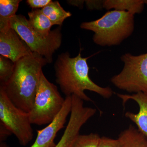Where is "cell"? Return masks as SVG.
Wrapping results in <instances>:
<instances>
[{
    "mask_svg": "<svg viewBox=\"0 0 147 147\" xmlns=\"http://www.w3.org/2000/svg\"><path fill=\"white\" fill-rule=\"evenodd\" d=\"M65 98L57 87L41 74L33 106L29 113L32 124L48 125L55 118L63 107Z\"/></svg>",
    "mask_w": 147,
    "mask_h": 147,
    "instance_id": "obj_5",
    "label": "cell"
},
{
    "mask_svg": "<svg viewBox=\"0 0 147 147\" xmlns=\"http://www.w3.org/2000/svg\"><path fill=\"white\" fill-rule=\"evenodd\" d=\"M144 4V1L142 0H107L103 1V8L128 11L134 15L142 12Z\"/></svg>",
    "mask_w": 147,
    "mask_h": 147,
    "instance_id": "obj_14",
    "label": "cell"
},
{
    "mask_svg": "<svg viewBox=\"0 0 147 147\" xmlns=\"http://www.w3.org/2000/svg\"><path fill=\"white\" fill-rule=\"evenodd\" d=\"M51 0H28L26 2L33 9H39L43 8L49 4Z\"/></svg>",
    "mask_w": 147,
    "mask_h": 147,
    "instance_id": "obj_20",
    "label": "cell"
},
{
    "mask_svg": "<svg viewBox=\"0 0 147 147\" xmlns=\"http://www.w3.org/2000/svg\"><path fill=\"white\" fill-rule=\"evenodd\" d=\"M67 2L71 5L81 7L83 6V4L85 1H68Z\"/></svg>",
    "mask_w": 147,
    "mask_h": 147,
    "instance_id": "obj_23",
    "label": "cell"
},
{
    "mask_svg": "<svg viewBox=\"0 0 147 147\" xmlns=\"http://www.w3.org/2000/svg\"><path fill=\"white\" fill-rule=\"evenodd\" d=\"M21 0L0 1V30L10 26L11 20L16 15Z\"/></svg>",
    "mask_w": 147,
    "mask_h": 147,
    "instance_id": "obj_16",
    "label": "cell"
},
{
    "mask_svg": "<svg viewBox=\"0 0 147 147\" xmlns=\"http://www.w3.org/2000/svg\"><path fill=\"white\" fill-rule=\"evenodd\" d=\"M10 26L17 33L32 52L41 55L48 63L53 61V55L62 43L61 27L52 30L49 36L43 37L32 28L26 16L16 15L11 20Z\"/></svg>",
    "mask_w": 147,
    "mask_h": 147,
    "instance_id": "obj_4",
    "label": "cell"
},
{
    "mask_svg": "<svg viewBox=\"0 0 147 147\" xmlns=\"http://www.w3.org/2000/svg\"><path fill=\"white\" fill-rule=\"evenodd\" d=\"M134 16L128 11H110L95 21L83 22L80 27L94 32L93 39L97 45H117L133 32Z\"/></svg>",
    "mask_w": 147,
    "mask_h": 147,
    "instance_id": "obj_3",
    "label": "cell"
},
{
    "mask_svg": "<svg viewBox=\"0 0 147 147\" xmlns=\"http://www.w3.org/2000/svg\"><path fill=\"white\" fill-rule=\"evenodd\" d=\"M41 10L49 18L53 26L61 27L65 20L71 16V12L65 10L58 1H52Z\"/></svg>",
    "mask_w": 147,
    "mask_h": 147,
    "instance_id": "obj_15",
    "label": "cell"
},
{
    "mask_svg": "<svg viewBox=\"0 0 147 147\" xmlns=\"http://www.w3.org/2000/svg\"><path fill=\"white\" fill-rule=\"evenodd\" d=\"M88 8L90 9H98L103 7L104 1H86Z\"/></svg>",
    "mask_w": 147,
    "mask_h": 147,
    "instance_id": "obj_21",
    "label": "cell"
},
{
    "mask_svg": "<svg viewBox=\"0 0 147 147\" xmlns=\"http://www.w3.org/2000/svg\"><path fill=\"white\" fill-rule=\"evenodd\" d=\"M98 147H123L119 139H113L102 137L100 138Z\"/></svg>",
    "mask_w": 147,
    "mask_h": 147,
    "instance_id": "obj_19",
    "label": "cell"
},
{
    "mask_svg": "<svg viewBox=\"0 0 147 147\" xmlns=\"http://www.w3.org/2000/svg\"><path fill=\"white\" fill-rule=\"evenodd\" d=\"M48 63L41 55L33 53L15 63L12 76L3 85L11 102L26 113L31 110L39 86L42 68Z\"/></svg>",
    "mask_w": 147,
    "mask_h": 147,
    "instance_id": "obj_2",
    "label": "cell"
},
{
    "mask_svg": "<svg viewBox=\"0 0 147 147\" xmlns=\"http://www.w3.org/2000/svg\"><path fill=\"white\" fill-rule=\"evenodd\" d=\"M84 124L80 118L71 116L61 138L55 147H70Z\"/></svg>",
    "mask_w": 147,
    "mask_h": 147,
    "instance_id": "obj_13",
    "label": "cell"
},
{
    "mask_svg": "<svg viewBox=\"0 0 147 147\" xmlns=\"http://www.w3.org/2000/svg\"><path fill=\"white\" fill-rule=\"evenodd\" d=\"M28 15L29 23L36 32L45 37L50 35L53 25L41 9H33L28 13Z\"/></svg>",
    "mask_w": 147,
    "mask_h": 147,
    "instance_id": "obj_11",
    "label": "cell"
},
{
    "mask_svg": "<svg viewBox=\"0 0 147 147\" xmlns=\"http://www.w3.org/2000/svg\"><path fill=\"white\" fill-rule=\"evenodd\" d=\"M89 58L82 57L80 53L73 58L68 52L60 54L54 65L56 82L66 96L75 95L84 101L93 102L85 93V91L89 90L110 98L113 94L112 89L100 86L90 78Z\"/></svg>",
    "mask_w": 147,
    "mask_h": 147,
    "instance_id": "obj_1",
    "label": "cell"
},
{
    "mask_svg": "<svg viewBox=\"0 0 147 147\" xmlns=\"http://www.w3.org/2000/svg\"><path fill=\"white\" fill-rule=\"evenodd\" d=\"M0 139L1 142H3L4 141L7 137L12 134L11 132L9 130H8L1 123V127H0Z\"/></svg>",
    "mask_w": 147,
    "mask_h": 147,
    "instance_id": "obj_22",
    "label": "cell"
},
{
    "mask_svg": "<svg viewBox=\"0 0 147 147\" xmlns=\"http://www.w3.org/2000/svg\"><path fill=\"white\" fill-rule=\"evenodd\" d=\"M118 139L123 147H147V137L132 125L122 131Z\"/></svg>",
    "mask_w": 147,
    "mask_h": 147,
    "instance_id": "obj_12",
    "label": "cell"
},
{
    "mask_svg": "<svg viewBox=\"0 0 147 147\" xmlns=\"http://www.w3.org/2000/svg\"><path fill=\"white\" fill-rule=\"evenodd\" d=\"M28 46L13 29L8 27L0 30V54L14 63L32 55Z\"/></svg>",
    "mask_w": 147,
    "mask_h": 147,
    "instance_id": "obj_9",
    "label": "cell"
},
{
    "mask_svg": "<svg viewBox=\"0 0 147 147\" xmlns=\"http://www.w3.org/2000/svg\"><path fill=\"white\" fill-rule=\"evenodd\" d=\"M1 123L14 134L22 146H26L33 138V130L29 113L17 108L10 100L3 85L0 86Z\"/></svg>",
    "mask_w": 147,
    "mask_h": 147,
    "instance_id": "obj_7",
    "label": "cell"
},
{
    "mask_svg": "<svg viewBox=\"0 0 147 147\" xmlns=\"http://www.w3.org/2000/svg\"><path fill=\"white\" fill-rule=\"evenodd\" d=\"M15 67V63L8 58L0 56L1 85H5L10 79Z\"/></svg>",
    "mask_w": 147,
    "mask_h": 147,
    "instance_id": "obj_18",
    "label": "cell"
},
{
    "mask_svg": "<svg viewBox=\"0 0 147 147\" xmlns=\"http://www.w3.org/2000/svg\"><path fill=\"white\" fill-rule=\"evenodd\" d=\"M63 107L52 122L46 127L37 130L35 141L30 147H55L56 135L64 127L67 118L71 113L72 108V96H66Z\"/></svg>",
    "mask_w": 147,
    "mask_h": 147,
    "instance_id": "obj_8",
    "label": "cell"
},
{
    "mask_svg": "<svg viewBox=\"0 0 147 147\" xmlns=\"http://www.w3.org/2000/svg\"><path fill=\"white\" fill-rule=\"evenodd\" d=\"M117 95L123 105L130 100L137 102L139 105V112L135 114L129 111L125 113V116L134 122L138 130L147 137V93L139 92L132 94L117 93Z\"/></svg>",
    "mask_w": 147,
    "mask_h": 147,
    "instance_id": "obj_10",
    "label": "cell"
},
{
    "mask_svg": "<svg viewBox=\"0 0 147 147\" xmlns=\"http://www.w3.org/2000/svg\"><path fill=\"white\" fill-rule=\"evenodd\" d=\"M100 138L97 133L79 134L70 147H98Z\"/></svg>",
    "mask_w": 147,
    "mask_h": 147,
    "instance_id": "obj_17",
    "label": "cell"
},
{
    "mask_svg": "<svg viewBox=\"0 0 147 147\" xmlns=\"http://www.w3.org/2000/svg\"><path fill=\"white\" fill-rule=\"evenodd\" d=\"M0 147H8V146L5 143L2 142L0 145Z\"/></svg>",
    "mask_w": 147,
    "mask_h": 147,
    "instance_id": "obj_24",
    "label": "cell"
},
{
    "mask_svg": "<svg viewBox=\"0 0 147 147\" xmlns=\"http://www.w3.org/2000/svg\"><path fill=\"white\" fill-rule=\"evenodd\" d=\"M144 1L145 4H147V0H146V1Z\"/></svg>",
    "mask_w": 147,
    "mask_h": 147,
    "instance_id": "obj_25",
    "label": "cell"
},
{
    "mask_svg": "<svg viewBox=\"0 0 147 147\" xmlns=\"http://www.w3.org/2000/svg\"><path fill=\"white\" fill-rule=\"evenodd\" d=\"M121 59L124 66L111 79L113 85L129 93H147V53L137 56L126 54Z\"/></svg>",
    "mask_w": 147,
    "mask_h": 147,
    "instance_id": "obj_6",
    "label": "cell"
}]
</instances>
